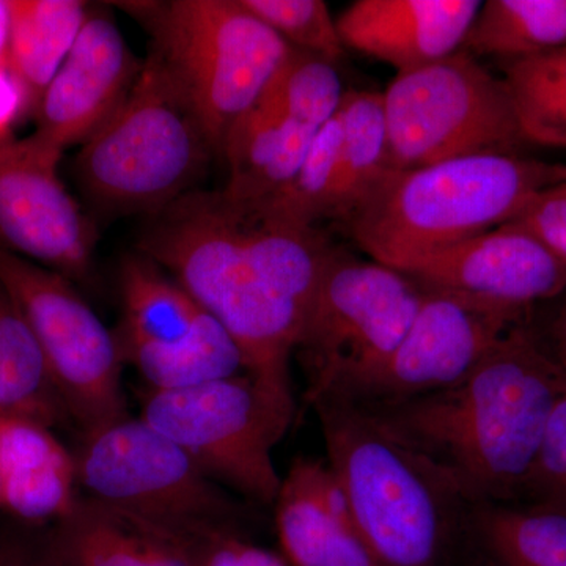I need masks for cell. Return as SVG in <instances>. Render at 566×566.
<instances>
[{
	"mask_svg": "<svg viewBox=\"0 0 566 566\" xmlns=\"http://www.w3.org/2000/svg\"><path fill=\"white\" fill-rule=\"evenodd\" d=\"M565 394L566 370L528 319L457 385L364 409L469 505L515 504Z\"/></svg>",
	"mask_w": 566,
	"mask_h": 566,
	"instance_id": "obj_1",
	"label": "cell"
},
{
	"mask_svg": "<svg viewBox=\"0 0 566 566\" xmlns=\"http://www.w3.org/2000/svg\"><path fill=\"white\" fill-rule=\"evenodd\" d=\"M139 249L229 333L245 374L294 411L290 359L308 311L275 277L252 216L222 192H191L156 212Z\"/></svg>",
	"mask_w": 566,
	"mask_h": 566,
	"instance_id": "obj_2",
	"label": "cell"
},
{
	"mask_svg": "<svg viewBox=\"0 0 566 566\" xmlns=\"http://www.w3.org/2000/svg\"><path fill=\"white\" fill-rule=\"evenodd\" d=\"M565 181L566 163L523 153L385 170L342 226L371 260L408 273L433 253L513 221L532 197Z\"/></svg>",
	"mask_w": 566,
	"mask_h": 566,
	"instance_id": "obj_3",
	"label": "cell"
},
{
	"mask_svg": "<svg viewBox=\"0 0 566 566\" xmlns=\"http://www.w3.org/2000/svg\"><path fill=\"white\" fill-rule=\"evenodd\" d=\"M327 464L365 543L382 566H439L471 505L367 409L335 397L311 401Z\"/></svg>",
	"mask_w": 566,
	"mask_h": 566,
	"instance_id": "obj_4",
	"label": "cell"
},
{
	"mask_svg": "<svg viewBox=\"0 0 566 566\" xmlns=\"http://www.w3.org/2000/svg\"><path fill=\"white\" fill-rule=\"evenodd\" d=\"M153 36L150 54L172 77L214 151L259 102L289 46L240 0L125 3Z\"/></svg>",
	"mask_w": 566,
	"mask_h": 566,
	"instance_id": "obj_5",
	"label": "cell"
},
{
	"mask_svg": "<svg viewBox=\"0 0 566 566\" xmlns=\"http://www.w3.org/2000/svg\"><path fill=\"white\" fill-rule=\"evenodd\" d=\"M214 153L188 99L153 55L120 109L82 145L74 174L109 212H159L192 192Z\"/></svg>",
	"mask_w": 566,
	"mask_h": 566,
	"instance_id": "obj_6",
	"label": "cell"
},
{
	"mask_svg": "<svg viewBox=\"0 0 566 566\" xmlns=\"http://www.w3.org/2000/svg\"><path fill=\"white\" fill-rule=\"evenodd\" d=\"M382 96L386 170H412L526 147L502 77L463 50L397 73Z\"/></svg>",
	"mask_w": 566,
	"mask_h": 566,
	"instance_id": "obj_7",
	"label": "cell"
},
{
	"mask_svg": "<svg viewBox=\"0 0 566 566\" xmlns=\"http://www.w3.org/2000/svg\"><path fill=\"white\" fill-rule=\"evenodd\" d=\"M74 457L77 485L181 538L240 531L243 506L185 450L140 419L84 434Z\"/></svg>",
	"mask_w": 566,
	"mask_h": 566,
	"instance_id": "obj_8",
	"label": "cell"
},
{
	"mask_svg": "<svg viewBox=\"0 0 566 566\" xmlns=\"http://www.w3.org/2000/svg\"><path fill=\"white\" fill-rule=\"evenodd\" d=\"M294 411L248 374L172 390H148L140 419L166 436L219 485L274 505L282 476L273 450Z\"/></svg>",
	"mask_w": 566,
	"mask_h": 566,
	"instance_id": "obj_9",
	"label": "cell"
},
{
	"mask_svg": "<svg viewBox=\"0 0 566 566\" xmlns=\"http://www.w3.org/2000/svg\"><path fill=\"white\" fill-rule=\"evenodd\" d=\"M423 294L411 275L334 245L296 346L307 371V401L389 356Z\"/></svg>",
	"mask_w": 566,
	"mask_h": 566,
	"instance_id": "obj_10",
	"label": "cell"
},
{
	"mask_svg": "<svg viewBox=\"0 0 566 566\" xmlns=\"http://www.w3.org/2000/svg\"><path fill=\"white\" fill-rule=\"evenodd\" d=\"M0 285L35 335L52 385L82 433L128 417L117 335L73 282L0 248Z\"/></svg>",
	"mask_w": 566,
	"mask_h": 566,
	"instance_id": "obj_11",
	"label": "cell"
},
{
	"mask_svg": "<svg viewBox=\"0 0 566 566\" xmlns=\"http://www.w3.org/2000/svg\"><path fill=\"white\" fill-rule=\"evenodd\" d=\"M528 319V312L424 286L416 318L397 348L316 398L376 408L439 392L461 381L512 327Z\"/></svg>",
	"mask_w": 566,
	"mask_h": 566,
	"instance_id": "obj_12",
	"label": "cell"
},
{
	"mask_svg": "<svg viewBox=\"0 0 566 566\" xmlns=\"http://www.w3.org/2000/svg\"><path fill=\"white\" fill-rule=\"evenodd\" d=\"M122 356L151 390L185 389L245 374L229 333L174 277L147 256L120 270Z\"/></svg>",
	"mask_w": 566,
	"mask_h": 566,
	"instance_id": "obj_13",
	"label": "cell"
},
{
	"mask_svg": "<svg viewBox=\"0 0 566 566\" xmlns=\"http://www.w3.org/2000/svg\"><path fill=\"white\" fill-rule=\"evenodd\" d=\"M62 155L39 133L0 142V248L84 281L96 232L59 175Z\"/></svg>",
	"mask_w": 566,
	"mask_h": 566,
	"instance_id": "obj_14",
	"label": "cell"
},
{
	"mask_svg": "<svg viewBox=\"0 0 566 566\" xmlns=\"http://www.w3.org/2000/svg\"><path fill=\"white\" fill-rule=\"evenodd\" d=\"M405 274L428 289L471 294L528 314L566 293V263L513 222L433 253Z\"/></svg>",
	"mask_w": 566,
	"mask_h": 566,
	"instance_id": "obj_15",
	"label": "cell"
},
{
	"mask_svg": "<svg viewBox=\"0 0 566 566\" xmlns=\"http://www.w3.org/2000/svg\"><path fill=\"white\" fill-rule=\"evenodd\" d=\"M142 65L117 24L107 14L88 11L69 57L36 104L35 133L61 150L84 145L120 109Z\"/></svg>",
	"mask_w": 566,
	"mask_h": 566,
	"instance_id": "obj_16",
	"label": "cell"
},
{
	"mask_svg": "<svg viewBox=\"0 0 566 566\" xmlns=\"http://www.w3.org/2000/svg\"><path fill=\"white\" fill-rule=\"evenodd\" d=\"M480 7L476 0H356L337 28L346 50L405 73L460 51Z\"/></svg>",
	"mask_w": 566,
	"mask_h": 566,
	"instance_id": "obj_17",
	"label": "cell"
},
{
	"mask_svg": "<svg viewBox=\"0 0 566 566\" xmlns=\"http://www.w3.org/2000/svg\"><path fill=\"white\" fill-rule=\"evenodd\" d=\"M274 512L290 566H382L365 543L327 461L297 458L282 479Z\"/></svg>",
	"mask_w": 566,
	"mask_h": 566,
	"instance_id": "obj_18",
	"label": "cell"
},
{
	"mask_svg": "<svg viewBox=\"0 0 566 566\" xmlns=\"http://www.w3.org/2000/svg\"><path fill=\"white\" fill-rule=\"evenodd\" d=\"M50 538L63 566H192L180 536L88 495L55 521Z\"/></svg>",
	"mask_w": 566,
	"mask_h": 566,
	"instance_id": "obj_19",
	"label": "cell"
},
{
	"mask_svg": "<svg viewBox=\"0 0 566 566\" xmlns=\"http://www.w3.org/2000/svg\"><path fill=\"white\" fill-rule=\"evenodd\" d=\"M74 457L50 427L0 417V506L29 526L55 523L76 501Z\"/></svg>",
	"mask_w": 566,
	"mask_h": 566,
	"instance_id": "obj_20",
	"label": "cell"
},
{
	"mask_svg": "<svg viewBox=\"0 0 566 566\" xmlns=\"http://www.w3.org/2000/svg\"><path fill=\"white\" fill-rule=\"evenodd\" d=\"M318 129L290 120L259 99L223 140L221 153L229 164V181L222 196L240 207H259L289 185Z\"/></svg>",
	"mask_w": 566,
	"mask_h": 566,
	"instance_id": "obj_21",
	"label": "cell"
},
{
	"mask_svg": "<svg viewBox=\"0 0 566 566\" xmlns=\"http://www.w3.org/2000/svg\"><path fill=\"white\" fill-rule=\"evenodd\" d=\"M7 65L28 88L33 109L80 36L88 9L80 0H9Z\"/></svg>",
	"mask_w": 566,
	"mask_h": 566,
	"instance_id": "obj_22",
	"label": "cell"
},
{
	"mask_svg": "<svg viewBox=\"0 0 566 566\" xmlns=\"http://www.w3.org/2000/svg\"><path fill=\"white\" fill-rule=\"evenodd\" d=\"M0 417H20L41 424L70 419L52 385L39 342L0 285Z\"/></svg>",
	"mask_w": 566,
	"mask_h": 566,
	"instance_id": "obj_23",
	"label": "cell"
},
{
	"mask_svg": "<svg viewBox=\"0 0 566 566\" xmlns=\"http://www.w3.org/2000/svg\"><path fill=\"white\" fill-rule=\"evenodd\" d=\"M564 48L566 0H488L461 50L509 61Z\"/></svg>",
	"mask_w": 566,
	"mask_h": 566,
	"instance_id": "obj_24",
	"label": "cell"
},
{
	"mask_svg": "<svg viewBox=\"0 0 566 566\" xmlns=\"http://www.w3.org/2000/svg\"><path fill=\"white\" fill-rule=\"evenodd\" d=\"M469 523L499 566H566V513L476 504Z\"/></svg>",
	"mask_w": 566,
	"mask_h": 566,
	"instance_id": "obj_25",
	"label": "cell"
},
{
	"mask_svg": "<svg viewBox=\"0 0 566 566\" xmlns=\"http://www.w3.org/2000/svg\"><path fill=\"white\" fill-rule=\"evenodd\" d=\"M526 144L566 147V48L502 62Z\"/></svg>",
	"mask_w": 566,
	"mask_h": 566,
	"instance_id": "obj_26",
	"label": "cell"
},
{
	"mask_svg": "<svg viewBox=\"0 0 566 566\" xmlns=\"http://www.w3.org/2000/svg\"><path fill=\"white\" fill-rule=\"evenodd\" d=\"M342 148L331 221L344 223L385 172L386 125L381 93L346 91L340 111Z\"/></svg>",
	"mask_w": 566,
	"mask_h": 566,
	"instance_id": "obj_27",
	"label": "cell"
},
{
	"mask_svg": "<svg viewBox=\"0 0 566 566\" xmlns=\"http://www.w3.org/2000/svg\"><path fill=\"white\" fill-rule=\"evenodd\" d=\"M340 148L342 122L337 112L318 129L311 150L289 185L251 210L268 221L296 229H316V223L331 221Z\"/></svg>",
	"mask_w": 566,
	"mask_h": 566,
	"instance_id": "obj_28",
	"label": "cell"
},
{
	"mask_svg": "<svg viewBox=\"0 0 566 566\" xmlns=\"http://www.w3.org/2000/svg\"><path fill=\"white\" fill-rule=\"evenodd\" d=\"M345 93L334 63L293 50L260 99L290 120L322 128L337 115Z\"/></svg>",
	"mask_w": 566,
	"mask_h": 566,
	"instance_id": "obj_29",
	"label": "cell"
},
{
	"mask_svg": "<svg viewBox=\"0 0 566 566\" xmlns=\"http://www.w3.org/2000/svg\"><path fill=\"white\" fill-rule=\"evenodd\" d=\"M245 10L277 33L293 50L335 66L346 57L337 20L323 0H240Z\"/></svg>",
	"mask_w": 566,
	"mask_h": 566,
	"instance_id": "obj_30",
	"label": "cell"
},
{
	"mask_svg": "<svg viewBox=\"0 0 566 566\" xmlns=\"http://www.w3.org/2000/svg\"><path fill=\"white\" fill-rule=\"evenodd\" d=\"M515 504L566 513V394L547 422Z\"/></svg>",
	"mask_w": 566,
	"mask_h": 566,
	"instance_id": "obj_31",
	"label": "cell"
},
{
	"mask_svg": "<svg viewBox=\"0 0 566 566\" xmlns=\"http://www.w3.org/2000/svg\"><path fill=\"white\" fill-rule=\"evenodd\" d=\"M182 542L192 566H290L285 558L253 545L240 531L214 532Z\"/></svg>",
	"mask_w": 566,
	"mask_h": 566,
	"instance_id": "obj_32",
	"label": "cell"
},
{
	"mask_svg": "<svg viewBox=\"0 0 566 566\" xmlns=\"http://www.w3.org/2000/svg\"><path fill=\"white\" fill-rule=\"evenodd\" d=\"M566 263V181L532 197L513 221Z\"/></svg>",
	"mask_w": 566,
	"mask_h": 566,
	"instance_id": "obj_33",
	"label": "cell"
},
{
	"mask_svg": "<svg viewBox=\"0 0 566 566\" xmlns=\"http://www.w3.org/2000/svg\"><path fill=\"white\" fill-rule=\"evenodd\" d=\"M0 566H63L52 549L50 531L0 534Z\"/></svg>",
	"mask_w": 566,
	"mask_h": 566,
	"instance_id": "obj_34",
	"label": "cell"
},
{
	"mask_svg": "<svg viewBox=\"0 0 566 566\" xmlns=\"http://www.w3.org/2000/svg\"><path fill=\"white\" fill-rule=\"evenodd\" d=\"M33 109L31 95L9 65H0V142L11 139L22 115Z\"/></svg>",
	"mask_w": 566,
	"mask_h": 566,
	"instance_id": "obj_35",
	"label": "cell"
},
{
	"mask_svg": "<svg viewBox=\"0 0 566 566\" xmlns=\"http://www.w3.org/2000/svg\"><path fill=\"white\" fill-rule=\"evenodd\" d=\"M542 337L546 342L547 348L566 370V293L564 301L558 305L553 323H551L549 334L542 335Z\"/></svg>",
	"mask_w": 566,
	"mask_h": 566,
	"instance_id": "obj_36",
	"label": "cell"
},
{
	"mask_svg": "<svg viewBox=\"0 0 566 566\" xmlns=\"http://www.w3.org/2000/svg\"><path fill=\"white\" fill-rule=\"evenodd\" d=\"M10 6L9 0H0V65L9 61Z\"/></svg>",
	"mask_w": 566,
	"mask_h": 566,
	"instance_id": "obj_37",
	"label": "cell"
}]
</instances>
